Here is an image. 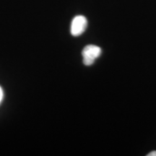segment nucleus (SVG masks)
Masks as SVG:
<instances>
[{"instance_id": "f257e3e1", "label": "nucleus", "mask_w": 156, "mask_h": 156, "mask_svg": "<svg viewBox=\"0 0 156 156\" xmlns=\"http://www.w3.org/2000/svg\"><path fill=\"white\" fill-rule=\"evenodd\" d=\"M101 49L95 45H87L83 48V63L86 66H90L94 63L95 60L100 56Z\"/></svg>"}, {"instance_id": "f03ea898", "label": "nucleus", "mask_w": 156, "mask_h": 156, "mask_svg": "<svg viewBox=\"0 0 156 156\" xmlns=\"http://www.w3.org/2000/svg\"><path fill=\"white\" fill-rule=\"evenodd\" d=\"M87 20L83 15H77L73 20L71 24V34L73 36H79L83 34L87 28Z\"/></svg>"}, {"instance_id": "7ed1b4c3", "label": "nucleus", "mask_w": 156, "mask_h": 156, "mask_svg": "<svg viewBox=\"0 0 156 156\" xmlns=\"http://www.w3.org/2000/svg\"><path fill=\"white\" fill-rule=\"evenodd\" d=\"M2 98H3V91H2V87H0V103L2 102Z\"/></svg>"}, {"instance_id": "20e7f679", "label": "nucleus", "mask_w": 156, "mask_h": 156, "mask_svg": "<svg viewBox=\"0 0 156 156\" xmlns=\"http://www.w3.org/2000/svg\"><path fill=\"white\" fill-rule=\"evenodd\" d=\"M147 156H156V151L151 152L149 154H147Z\"/></svg>"}]
</instances>
